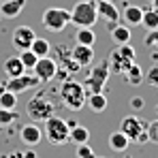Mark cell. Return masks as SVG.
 Wrapping results in <instances>:
<instances>
[{
  "mask_svg": "<svg viewBox=\"0 0 158 158\" xmlns=\"http://www.w3.org/2000/svg\"><path fill=\"white\" fill-rule=\"evenodd\" d=\"M148 81H150L152 85H156V88H158V69H156V66L148 73Z\"/></svg>",
  "mask_w": 158,
  "mask_h": 158,
  "instance_id": "obj_33",
  "label": "cell"
},
{
  "mask_svg": "<svg viewBox=\"0 0 158 158\" xmlns=\"http://www.w3.org/2000/svg\"><path fill=\"white\" fill-rule=\"evenodd\" d=\"M41 22H43V26L47 28L49 32H62L71 24V11L60 9V6H49V9L43 11Z\"/></svg>",
  "mask_w": 158,
  "mask_h": 158,
  "instance_id": "obj_5",
  "label": "cell"
},
{
  "mask_svg": "<svg viewBox=\"0 0 158 158\" xmlns=\"http://www.w3.org/2000/svg\"><path fill=\"white\" fill-rule=\"evenodd\" d=\"M19 139H22V143H26V145H39V143L43 141V131L36 126V122L24 124L22 131H19Z\"/></svg>",
  "mask_w": 158,
  "mask_h": 158,
  "instance_id": "obj_11",
  "label": "cell"
},
{
  "mask_svg": "<svg viewBox=\"0 0 158 158\" xmlns=\"http://www.w3.org/2000/svg\"><path fill=\"white\" fill-rule=\"evenodd\" d=\"M2 71H4V75H6V77H17V75L26 73V66L22 64L19 56H11V58H6V60H4Z\"/></svg>",
  "mask_w": 158,
  "mask_h": 158,
  "instance_id": "obj_15",
  "label": "cell"
},
{
  "mask_svg": "<svg viewBox=\"0 0 158 158\" xmlns=\"http://www.w3.org/2000/svg\"><path fill=\"white\" fill-rule=\"evenodd\" d=\"M0 107L2 109H15L17 107V94H13L11 90H2L0 92Z\"/></svg>",
  "mask_w": 158,
  "mask_h": 158,
  "instance_id": "obj_26",
  "label": "cell"
},
{
  "mask_svg": "<svg viewBox=\"0 0 158 158\" xmlns=\"http://www.w3.org/2000/svg\"><path fill=\"white\" fill-rule=\"evenodd\" d=\"M26 6V0H4L0 4V17H6V19H13L22 13V9Z\"/></svg>",
  "mask_w": 158,
  "mask_h": 158,
  "instance_id": "obj_14",
  "label": "cell"
},
{
  "mask_svg": "<svg viewBox=\"0 0 158 158\" xmlns=\"http://www.w3.org/2000/svg\"><path fill=\"white\" fill-rule=\"evenodd\" d=\"M75 43H79V45H90L92 47L96 43V32H92V28H77Z\"/></svg>",
  "mask_w": 158,
  "mask_h": 158,
  "instance_id": "obj_20",
  "label": "cell"
},
{
  "mask_svg": "<svg viewBox=\"0 0 158 158\" xmlns=\"http://www.w3.org/2000/svg\"><path fill=\"white\" fill-rule=\"evenodd\" d=\"M88 139H90V131L85 126H71L69 141H73L75 145H79V143H88Z\"/></svg>",
  "mask_w": 158,
  "mask_h": 158,
  "instance_id": "obj_22",
  "label": "cell"
},
{
  "mask_svg": "<svg viewBox=\"0 0 158 158\" xmlns=\"http://www.w3.org/2000/svg\"><path fill=\"white\" fill-rule=\"evenodd\" d=\"M141 26L145 28V30H156L158 28V13L154 9L143 11V15H141Z\"/></svg>",
  "mask_w": 158,
  "mask_h": 158,
  "instance_id": "obj_23",
  "label": "cell"
},
{
  "mask_svg": "<svg viewBox=\"0 0 158 158\" xmlns=\"http://www.w3.org/2000/svg\"><path fill=\"white\" fill-rule=\"evenodd\" d=\"M145 131H148V141H150V143H158V120L150 122V124L145 126Z\"/></svg>",
  "mask_w": 158,
  "mask_h": 158,
  "instance_id": "obj_29",
  "label": "cell"
},
{
  "mask_svg": "<svg viewBox=\"0 0 158 158\" xmlns=\"http://www.w3.org/2000/svg\"><path fill=\"white\" fill-rule=\"evenodd\" d=\"M19 60H22V64H24L26 69H32V66L36 64L39 56L32 52V49H22V52H19Z\"/></svg>",
  "mask_w": 158,
  "mask_h": 158,
  "instance_id": "obj_28",
  "label": "cell"
},
{
  "mask_svg": "<svg viewBox=\"0 0 158 158\" xmlns=\"http://www.w3.org/2000/svg\"><path fill=\"white\" fill-rule=\"evenodd\" d=\"M26 113L32 122H45L47 118H52L56 113V107H53V103L49 101L47 94L39 92L26 103Z\"/></svg>",
  "mask_w": 158,
  "mask_h": 158,
  "instance_id": "obj_3",
  "label": "cell"
},
{
  "mask_svg": "<svg viewBox=\"0 0 158 158\" xmlns=\"http://www.w3.org/2000/svg\"><path fill=\"white\" fill-rule=\"evenodd\" d=\"M32 73L36 75V79L41 83H49L52 79H56V73H58V62L52 60L49 56H43L36 60V64L32 66Z\"/></svg>",
  "mask_w": 158,
  "mask_h": 158,
  "instance_id": "obj_8",
  "label": "cell"
},
{
  "mask_svg": "<svg viewBox=\"0 0 158 158\" xmlns=\"http://www.w3.org/2000/svg\"><path fill=\"white\" fill-rule=\"evenodd\" d=\"M30 49L36 53L39 58H43V56H49V49H52V45H49V41H47V39H39V36H34V41H32Z\"/></svg>",
  "mask_w": 158,
  "mask_h": 158,
  "instance_id": "obj_24",
  "label": "cell"
},
{
  "mask_svg": "<svg viewBox=\"0 0 158 158\" xmlns=\"http://www.w3.org/2000/svg\"><path fill=\"white\" fill-rule=\"evenodd\" d=\"M141 15H143V9L141 6H126L124 9V15H120V17H124V22L128 26H139L141 24Z\"/></svg>",
  "mask_w": 158,
  "mask_h": 158,
  "instance_id": "obj_21",
  "label": "cell"
},
{
  "mask_svg": "<svg viewBox=\"0 0 158 158\" xmlns=\"http://www.w3.org/2000/svg\"><path fill=\"white\" fill-rule=\"evenodd\" d=\"M39 83H41V81L36 79L34 73H22V75H17V77H9V81H4V88L11 90L13 94H22V92H26V90L36 88Z\"/></svg>",
  "mask_w": 158,
  "mask_h": 158,
  "instance_id": "obj_9",
  "label": "cell"
},
{
  "mask_svg": "<svg viewBox=\"0 0 158 158\" xmlns=\"http://www.w3.org/2000/svg\"><path fill=\"white\" fill-rule=\"evenodd\" d=\"M60 101L71 111H79L85 107V88L75 79H66L60 85Z\"/></svg>",
  "mask_w": 158,
  "mask_h": 158,
  "instance_id": "obj_1",
  "label": "cell"
},
{
  "mask_svg": "<svg viewBox=\"0 0 158 158\" xmlns=\"http://www.w3.org/2000/svg\"><path fill=\"white\" fill-rule=\"evenodd\" d=\"M150 4H152V9L158 13V0H150Z\"/></svg>",
  "mask_w": 158,
  "mask_h": 158,
  "instance_id": "obj_35",
  "label": "cell"
},
{
  "mask_svg": "<svg viewBox=\"0 0 158 158\" xmlns=\"http://www.w3.org/2000/svg\"><path fill=\"white\" fill-rule=\"evenodd\" d=\"M2 90H4V81H0V92H2Z\"/></svg>",
  "mask_w": 158,
  "mask_h": 158,
  "instance_id": "obj_36",
  "label": "cell"
},
{
  "mask_svg": "<svg viewBox=\"0 0 158 158\" xmlns=\"http://www.w3.org/2000/svg\"><path fill=\"white\" fill-rule=\"evenodd\" d=\"M118 53H120L124 60H131V62H135V49H132L131 43H124V45H120Z\"/></svg>",
  "mask_w": 158,
  "mask_h": 158,
  "instance_id": "obj_30",
  "label": "cell"
},
{
  "mask_svg": "<svg viewBox=\"0 0 158 158\" xmlns=\"http://www.w3.org/2000/svg\"><path fill=\"white\" fill-rule=\"evenodd\" d=\"M109 2H113V0H109Z\"/></svg>",
  "mask_w": 158,
  "mask_h": 158,
  "instance_id": "obj_39",
  "label": "cell"
},
{
  "mask_svg": "<svg viewBox=\"0 0 158 158\" xmlns=\"http://www.w3.org/2000/svg\"><path fill=\"white\" fill-rule=\"evenodd\" d=\"M126 81L131 83V85H139L141 81H143V71H141V66L137 64V62H131L126 69H124V73H122Z\"/></svg>",
  "mask_w": 158,
  "mask_h": 158,
  "instance_id": "obj_19",
  "label": "cell"
},
{
  "mask_svg": "<svg viewBox=\"0 0 158 158\" xmlns=\"http://www.w3.org/2000/svg\"><path fill=\"white\" fill-rule=\"evenodd\" d=\"M34 30L30 26H17L13 30V36H11V41H13V45H15V49H30V45H32V41H34Z\"/></svg>",
  "mask_w": 158,
  "mask_h": 158,
  "instance_id": "obj_10",
  "label": "cell"
},
{
  "mask_svg": "<svg viewBox=\"0 0 158 158\" xmlns=\"http://www.w3.org/2000/svg\"><path fill=\"white\" fill-rule=\"evenodd\" d=\"M69 132H71V126H69V122L66 120H62V118H56V113H53L52 118H47L45 120V139L52 143V145H62V143H66L69 141Z\"/></svg>",
  "mask_w": 158,
  "mask_h": 158,
  "instance_id": "obj_4",
  "label": "cell"
},
{
  "mask_svg": "<svg viewBox=\"0 0 158 158\" xmlns=\"http://www.w3.org/2000/svg\"><path fill=\"white\" fill-rule=\"evenodd\" d=\"M98 19L96 0H81L71 9V24L77 28H92Z\"/></svg>",
  "mask_w": 158,
  "mask_h": 158,
  "instance_id": "obj_2",
  "label": "cell"
},
{
  "mask_svg": "<svg viewBox=\"0 0 158 158\" xmlns=\"http://www.w3.org/2000/svg\"><path fill=\"white\" fill-rule=\"evenodd\" d=\"M71 58L77 62L79 66L83 69V66H90L92 62H94V49L90 47V45H75V49H71Z\"/></svg>",
  "mask_w": 158,
  "mask_h": 158,
  "instance_id": "obj_12",
  "label": "cell"
},
{
  "mask_svg": "<svg viewBox=\"0 0 158 158\" xmlns=\"http://www.w3.org/2000/svg\"><path fill=\"white\" fill-rule=\"evenodd\" d=\"M109 62L113 64V66H109V69H113V73H124V69L131 64V60H124V58L118 53V49H113V52H111V56H109Z\"/></svg>",
  "mask_w": 158,
  "mask_h": 158,
  "instance_id": "obj_25",
  "label": "cell"
},
{
  "mask_svg": "<svg viewBox=\"0 0 158 158\" xmlns=\"http://www.w3.org/2000/svg\"><path fill=\"white\" fill-rule=\"evenodd\" d=\"M17 118H19V115H17V111H15V109H2V107H0V128L11 126Z\"/></svg>",
  "mask_w": 158,
  "mask_h": 158,
  "instance_id": "obj_27",
  "label": "cell"
},
{
  "mask_svg": "<svg viewBox=\"0 0 158 158\" xmlns=\"http://www.w3.org/2000/svg\"><path fill=\"white\" fill-rule=\"evenodd\" d=\"M143 105H145V103H143V98H141V96L131 98V107H132V109H137V111H139V109H143Z\"/></svg>",
  "mask_w": 158,
  "mask_h": 158,
  "instance_id": "obj_34",
  "label": "cell"
},
{
  "mask_svg": "<svg viewBox=\"0 0 158 158\" xmlns=\"http://www.w3.org/2000/svg\"><path fill=\"white\" fill-rule=\"evenodd\" d=\"M109 73H111L109 62H101V64L92 66V71H90L88 79L83 81V88H85V90H90V92H103L107 79H109Z\"/></svg>",
  "mask_w": 158,
  "mask_h": 158,
  "instance_id": "obj_7",
  "label": "cell"
},
{
  "mask_svg": "<svg viewBox=\"0 0 158 158\" xmlns=\"http://www.w3.org/2000/svg\"><path fill=\"white\" fill-rule=\"evenodd\" d=\"M145 122L139 115H126L120 122V131L124 132L131 141L135 143H148V131H145Z\"/></svg>",
  "mask_w": 158,
  "mask_h": 158,
  "instance_id": "obj_6",
  "label": "cell"
},
{
  "mask_svg": "<svg viewBox=\"0 0 158 158\" xmlns=\"http://www.w3.org/2000/svg\"><path fill=\"white\" fill-rule=\"evenodd\" d=\"M96 11H98V17H103L109 24H115V22L120 19V11H118L115 4L109 2V0H96Z\"/></svg>",
  "mask_w": 158,
  "mask_h": 158,
  "instance_id": "obj_13",
  "label": "cell"
},
{
  "mask_svg": "<svg viewBox=\"0 0 158 158\" xmlns=\"http://www.w3.org/2000/svg\"><path fill=\"white\" fill-rule=\"evenodd\" d=\"M94 150L88 145V143H79L77 145V158H94Z\"/></svg>",
  "mask_w": 158,
  "mask_h": 158,
  "instance_id": "obj_31",
  "label": "cell"
},
{
  "mask_svg": "<svg viewBox=\"0 0 158 158\" xmlns=\"http://www.w3.org/2000/svg\"><path fill=\"white\" fill-rule=\"evenodd\" d=\"M111 39H113V43H118V45H124V43H131V28L128 26H120V24H111Z\"/></svg>",
  "mask_w": 158,
  "mask_h": 158,
  "instance_id": "obj_16",
  "label": "cell"
},
{
  "mask_svg": "<svg viewBox=\"0 0 158 158\" xmlns=\"http://www.w3.org/2000/svg\"><path fill=\"white\" fill-rule=\"evenodd\" d=\"M85 105L90 107L92 111L101 113L107 109V96L103 92H90V96H85Z\"/></svg>",
  "mask_w": 158,
  "mask_h": 158,
  "instance_id": "obj_18",
  "label": "cell"
},
{
  "mask_svg": "<svg viewBox=\"0 0 158 158\" xmlns=\"http://www.w3.org/2000/svg\"><path fill=\"white\" fill-rule=\"evenodd\" d=\"M156 69H158V66H156Z\"/></svg>",
  "mask_w": 158,
  "mask_h": 158,
  "instance_id": "obj_40",
  "label": "cell"
},
{
  "mask_svg": "<svg viewBox=\"0 0 158 158\" xmlns=\"http://www.w3.org/2000/svg\"><path fill=\"white\" fill-rule=\"evenodd\" d=\"M156 115H158V105H156Z\"/></svg>",
  "mask_w": 158,
  "mask_h": 158,
  "instance_id": "obj_38",
  "label": "cell"
},
{
  "mask_svg": "<svg viewBox=\"0 0 158 158\" xmlns=\"http://www.w3.org/2000/svg\"><path fill=\"white\" fill-rule=\"evenodd\" d=\"M94 158H105V156H94Z\"/></svg>",
  "mask_w": 158,
  "mask_h": 158,
  "instance_id": "obj_37",
  "label": "cell"
},
{
  "mask_svg": "<svg viewBox=\"0 0 158 158\" xmlns=\"http://www.w3.org/2000/svg\"><path fill=\"white\" fill-rule=\"evenodd\" d=\"M128 145H131V139L122 131H115V132L109 135V148H111L113 152H124Z\"/></svg>",
  "mask_w": 158,
  "mask_h": 158,
  "instance_id": "obj_17",
  "label": "cell"
},
{
  "mask_svg": "<svg viewBox=\"0 0 158 158\" xmlns=\"http://www.w3.org/2000/svg\"><path fill=\"white\" fill-rule=\"evenodd\" d=\"M143 43H145V47H158V28L156 30H148Z\"/></svg>",
  "mask_w": 158,
  "mask_h": 158,
  "instance_id": "obj_32",
  "label": "cell"
}]
</instances>
